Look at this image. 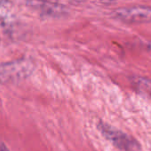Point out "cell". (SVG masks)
Here are the masks:
<instances>
[{"label":"cell","instance_id":"6da1fadb","mask_svg":"<svg viewBox=\"0 0 151 151\" xmlns=\"http://www.w3.org/2000/svg\"><path fill=\"white\" fill-rule=\"evenodd\" d=\"M97 129L101 134L113 146L122 151H140L142 147L139 142L123 131L100 120L97 123Z\"/></svg>","mask_w":151,"mask_h":151},{"label":"cell","instance_id":"7a4b0ae2","mask_svg":"<svg viewBox=\"0 0 151 151\" xmlns=\"http://www.w3.org/2000/svg\"><path fill=\"white\" fill-rule=\"evenodd\" d=\"M34 70L28 60H16L0 64V85L14 83L27 78Z\"/></svg>","mask_w":151,"mask_h":151},{"label":"cell","instance_id":"3957f363","mask_svg":"<svg viewBox=\"0 0 151 151\" xmlns=\"http://www.w3.org/2000/svg\"><path fill=\"white\" fill-rule=\"evenodd\" d=\"M0 151H10L8 149H7V147L2 142H0Z\"/></svg>","mask_w":151,"mask_h":151}]
</instances>
